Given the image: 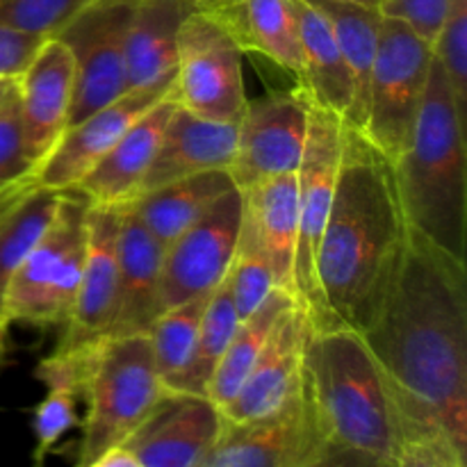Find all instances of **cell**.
Here are the masks:
<instances>
[{"label":"cell","mask_w":467,"mask_h":467,"mask_svg":"<svg viewBox=\"0 0 467 467\" xmlns=\"http://www.w3.org/2000/svg\"><path fill=\"white\" fill-rule=\"evenodd\" d=\"M433 55V44L409 23L383 14L360 132L390 162L410 144Z\"/></svg>","instance_id":"obj_7"},{"label":"cell","mask_w":467,"mask_h":467,"mask_svg":"<svg viewBox=\"0 0 467 467\" xmlns=\"http://www.w3.org/2000/svg\"><path fill=\"white\" fill-rule=\"evenodd\" d=\"M395 467H467L465 451L436 431L406 429L401 433Z\"/></svg>","instance_id":"obj_37"},{"label":"cell","mask_w":467,"mask_h":467,"mask_svg":"<svg viewBox=\"0 0 467 467\" xmlns=\"http://www.w3.org/2000/svg\"><path fill=\"white\" fill-rule=\"evenodd\" d=\"M176 99L169 91L160 103H155L123 132L121 140L71 190L82 192L96 205L130 203L140 194V187L158 153Z\"/></svg>","instance_id":"obj_21"},{"label":"cell","mask_w":467,"mask_h":467,"mask_svg":"<svg viewBox=\"0 0 467 467\" xmlns=\"http://www.w3.org/2000/svg\"><path fill=\"white\" fill-rule=\"evenodd\" d=\"M310 331L313 327L308 315L295 301L274 327L237 395L222 409L223 422L246 424L267 418L281 410L301 390Z\"/></svg>","instance_id":"obj_15"},{"label":"cell","mask_w":467,"mask_h":467,"mask_svg":"<svg viewBox=\"0 0 467 467\" xmlns=\"http://www.w3.org/2000/svg\"><path fill=\"white\" fill-rule=\"evenodd\" d=\"M301 467H395L390 463H383L381 459L365 451L354 450V447L336 445V442H327L313 459Z\"/></svg>","instance_id":"obj_40"},{"label":"cell","mask_w":467,"mask_h":467,"mask_svg":"<svg viewBox=\"0 0 467 467\" xmlns=\"http://www.w3.org/2000/svg\"><path fill=\"white\" fill-rule=\"evenodd\" d=\"M16 89L27 155L36 167L68 126L76 89L71 50L48 36L16 78Z\"/></svg>","instance_id":"obj_18"},{"label":"cell","mask_w":467,"mask_h":467,"mask_svg":"<svg viewBox=\"0 0 467 467\" xmlns=\"http://www.w3.org/2000/svg\"><path fill=\"white\" fill-rule=\"evenodd\" d=\"M32 187H35L32 185V181H23V182H16V185L3 187V190H0V219H3L5 214H7L9 210L23 199Z\"/></svg>","instance_id":"obj_42"},{"label":"cell","mask_w":467,"mask_h":467,"mask_svg":"<svg viewBox=\"0 0 467 467\" xmlns=\"http://www.w3.org/2000/svg\"><path fill=\"white\" fill-rule=\"evenodd\" d=\"M465 114L433 55L410 144L392 164L397 196L410 231L465 263L467 155Z\"/></svg>","instance_id":"obj_3"},{"label":"cell","mask_w":467,"mask_h":467,"mask_svg":"<svg viewBox=\"0 0 467 467\" xmlns=\"http://www.w3.org/2000/svg\"><path fill=\"white\" fill-rule=\"evenodd\" d=\"M295 296L290 292L274 287L269 292L267 299L249 315V317L240 319L235 333L231 337L226 354H223L222 363H219L217 372H214L213 381L208 386V400L217 406L219 410L233 401L242 383L249 377L251 368L258 360L260 351H263L265 342L272 336L274 327L278 324L281 315L295 304Z\"/></svg>","instance_id":"obj_28"},{"label":"cell","mask_w":467,"mask_h":467,"mask_svg":"<svg viewBox=\"0 0 467 467\" xmlns=\"http://www.w3.org/2000/svg\"><path fill=\"white\" fill-rule=\"evenodd\" d=\"M308 137V103L299 89L274 91L246 103L237 128L231 173L237 190L299 171Z\"/></svg>","instance_id":"obj_11"},{"label":"cell","mask_w":467,"mask_h":467,"mask_svg":"<svg viewBox=\"0 0 467 467\" xmlns=\"http://www.w3.org/2000/svg\"><path fill=\"white\" fill-rule=\"evenodd\" d=\"M173 78L155 82L144 89H128L117 100L96 109L82 121L67 126L57 144L36 164L32 173V185L57 192L76 187L99 164V160L121 140L123 132L171 91Z\"/></svg>","instance_id":"obj_14"},{"label":"cell","mask_w":467,"mask_h":467,"mask_svg":"<svg viewBox=\"0 0 467 467\" xmlns=\"http://www.w3.org/2000/svg\"><path fill=\"white\" fill-rule=\"evenodd\" d=\"M381 12L401 18L429 44H436L445 21L447 0H386Z\"/></svg>","instance_id":"obj_38"},{"label":"cell","mask_w":467,"mask_h":467,"mask_svg":"<svg viewBox=\"0 0 467 467\" xmlns=\"http://www.w3.org/2000/svg\"><path fill=\"white\" fill-rule=\"evenodd\" d=\"M406 429L436 431L467 450L465 263L406 235L386 299L363 333Z\"/></svg>","instance_id":"obj_1"},{"label":"cell","mask_w":467,"mask_h":467,"mask_svg":"<svg viewBox=\"0 0 467 467\" xmlns=\"http://www.w3.org/2000/svg\"><path fill=\"white\" fill-rule=\"evenodd\" d=\"M244 50L214 16L194 9L178 35L176 78L171 94L181 108L214 121H240L246 89Z\"/></svg>","instance_id":"obj_9"},{"label":"cell","mask_w":467,"mask_h":467,"mask_svg":"<svg viewBox=\"0 0 467 467\" xmlns=\"http://www.w3.org/2000/svg\"><path fill=\"white\" fill-rule=\"evenodd\" d=\"M78 397L68 390H48L41 404L35 409L32 429H35V467H44V459L62 441L64 433L80 424Z\"/></svg>","instance_id":"obj_36"},{"label":"cell","mask_w":467,"mask_h":467,"mask_svg":"<svg viewBox=\"0 0 467 467\" xmlns=\"http://www.w3.org/2000/svg\"><path fill=\"white\" fill-rule=\"evenodd\" d=\"M91 201L64 190L55 219L14 272L3 301V322L26 327H64L80 285L89 237Z\"/></svg>","instance_id":"obj_5"},{"label":"cell","mask_w":467,"mask_h":467,"mask_svg":"<svg viewBox=\"0 0 467 467\" xmlns=\"http://www.w3.org/2000/svg\"><path fill=\"white\" fill-rule=\"evenodd\" d=\"M231 190H235L231 173L214 169L144 192L128 205L146 231L167 249Z\"/></svg>","instance_id":"obj_26"},{"label":"cell","mask_w":467,"mask_h":467,"mask_svg":"<svg viewBox=\"0 0 467 467\" xmlns=\"http://www.w3.org/2000/svg\"><path fill=\"white\" fill-rule=\"evenodd\" d=\"M301 76L296 89L319 108L347 121L354 108V80L327 18L306 0H292Z\"/></svg>","instance_id":"obj_24"},{"label":"cell","mask_w":467,"mask_h":467,"mask_svg":"<svg viewBox=\"0 0 467 467\" xmlns=\"http://www.w3.org/2000/svg\"><path fill=\"white\" fill-rule=\"evenodd\" d=\"M306 379L328 442L395 465L401 442L400 410L358 331L345 327L310 331Z\"/></svg>","instance_id":"obj_4"},{"label":"cell","mask_w":467,"mask_h":467,"mask_svg":"<svg viewBox=\"0 0 467 467\" xmlns=\"http://www.w3.org/2000/svg\"><path fill=\"white\" fill-rule=\"evenodd\" d=\"M217 18L244 53H258L299 80L301 53L292 0H196Z\"/></svg>","instance_id":"obj_22"},{"label":"cell","mask_w":467,"mask_h":467,"mask_svg":"<svg viewBox=\"0 0 467 467\" xmlns=\"http://www.w3.org/2000/svg\"><path fill=\"white\" fill-rule=\"evenodd\" d=\"M222 429V410L208 397L169 395L121 447L141 467H201Z\"/></svg>","instance_id":"obj_17"},{"label":"cell","mask_w":467,"mask_h":467,"mask_svg":"<svg viewBox=\"0 0 467 467\" xmlns=\"http://www.w3.org/2000/svg\"><path fill=\"white\" fill-rule=\"evenodd\" d=\"M244 214V194L231 190L164 249L160 299L162 310L210 295L228 276Z\"/></svg>","instance_id":"obj_12"},{"label":"cell","mask_w":467,"mask_h":467,"mask_svg":"<svg viewBox=\"0 0 467 467\" xmlns=\"http://www.w3.org/2000/svg\"><path fill=\"white\" fill-rule=\"evenodd\" d=\"M345 3L363 5V7H369V9H383V3H386V0H345Z\"/></svg>","instance_id":"obj_44"},{"label":"cell","mask_w":467,"mask_h":467,"mask_svg":"<svg viewBox=\"0 0 467 467\" xmlns=\"http://www.w3.org/2000/svg\"><path fill=\"white\" fill-rule=\"evenodd\" d=\"M62 201V192L48 187H32L3 219H0V324L3 322V301L14 272L21 267L26 255L55 219ZM7 327V324H5Z\"/></svg>","instance_id":"obj_30"},{"label":"cell","mask_w":467,"mask_h":467,"mask_svg":"<svg viewBox=\"0 0 467 467\" xmlns=\"http://www.w3.org/2000/svg\"><path fill=\"white\" fill-rule=\"evenodd\" d=\"M35 162L27 155L23 135L21 105H18L16 82L0 103V190L16 182L32 181Z\"/></svg>","instance_id":"obj_35"},{"label":"cell","mask_w":467,"mask_h":467,"mask_svg":"<svg viewBox=\"0 0 467 467\" xmlns=\"http://www.w3.org/2000/svg\"><path fill=\"white\" fill-rule=\"evenodd\" d=\"M433 50L450 78L461 112L467 117V0H447L445 21Z\"/></svg>","instance_id":"obj_34"},{"label":"cell","mask_w":467,"mask_h":467,"mask_svg":"<svg viewBox=\"0 0 467 467\" xmlns=\"http://www.w3.org/2000/svg\"><path fill=\"white\" fill-rule=\"evenodd\" d=\"M313 5L331 27L340 53L349 67L354 80V108H351L347 126L363 130L365 108H368V85L372 73L374 55H377L379 30H381V9H369L363 5L345 3V0H306Z\"/></svg>","instance_id":"obj_27"},{"label":"cell","mask_w":467,"mask_h":467,"mask_svg":"<svg viewBox=\"0 0 467 467\" xmlns=\"http://www.w3.org/2000/svg\"><path fill=\"white\" fill-rule=\"evenodd\" d=\"M164 246L150 235L130 205H121L119 228V295L109 337L146 336L162 313Z\"/></svg>","instance_id":"obj_19"},{"label":"cell","mask_w":467,"mask_h":467,"mask_svg":"<svg viewBox=\"0 0 467 467\" xmlns=\"http://www.w3.org/2000/svg\"><path fill=\"white\" fill-rule=\"evenodd\" d=\"M89 237L80 285L57 347L96 345L109 337L119 295V228L121 205L89 208Z\"/></svg>","instance_id":"obj_16"},{"label":"cell","mask_w":467,"mask_h":467,"mask_svg":"<svg viewBox=\"0 0 467 467\" xmlns=\"http://www.w3.org/2000/svg\"><path fill=\"white\" fill-rule=\"evenodd\" d=\"M135 0H91L55 39L71 50L76 89L68 126L128 91L126 32Z\"/></svg>","instance_id":"obj_10"},{"label":"cell","mask_w":467,"mask_h":467,"mask_svg":"<svg viewBox=\"0 0 467 467\" xmlns=\"http://www.w3.org/2000/svg\"><path fill=\"white\" fill-rule=\"evenodd\" d=\"M196 0H135L126 32L128 89L176 76L178 35Z\"/></svg>","instance_id":"obj_23"},{"label":"cell","mask_w":467,"mask_h":467,"mask_svg":"<svg viewBox=\"0 0 467 467\" xmlns=\"http://www.w3.org/2000/svg\"><path fill=\"white\" fill-rule=\"evenodd\" d=\"M176 392L158 377L149 337H108L96 354L85 400L78 465L85 467L112 447H121L158 406Z\"/></svg>","instance_id":"obj_6"},{"label":"cell","mask_w":467,"mask_h":467,"mask_svg":"<svg viewBox=\"0 0 467 467\" xmlns=\"http://www.w3.org/2000/svg\"><path fill=\"white\" fill-rule=\"evenodd\" d=\"M244 214L254 223L269 265H272L276 287L295 290L296 235H299V196H296V173L272 178L260 185L242 190Z\"/></svg>","instance_id":"obj_25"},{"label":"cell","mask_w":467,"mask_h":467,"mask_svg":"<svg viewBox=\"0 0 467 467\" xmlns=\"http://www.w3.org/2000/svg\"><path fill=\"white\" fill-rule=\"evenodd\" d=\"M85 467H141V465L140 461L126 450V447H112V450L100 454L99 459L91 461V463Z\"/></svg>","instance_id":"obj_41"},{"label":"cell","mask_w":467,"mask_h":467,"mask_svg":"<svg viewBox=\"0 0 467 467\" xmlns=\"http://www.w3.org/2000/svg\"><path fill=\"white\" fill-rule=\"evenodd\" d=\"M46 36L0 27V78H18Z\"/></svg>","instance_id":"obj_39"},{"label":"cell","mask_w":467,"mask_h":467,"mask_svg":"<svg viewBox=\"0 0 467 467\" xmlns=\"http://www.w3.org/2000/svg\"><path fill=\"white\" fill-rule=\"evenodd\" d=\"M226 278L240 319L249 317L276 287L272 265H269L258 233L246 214H242L240 240H237V249Z\"/></svg>","instance_id":"obj_32"},{"label":"cell","mask_w":467,"mask_h":467,"mask_svg":"<svg viewBox=\"0 0 467 467\" xmlns=\"http://www.w3.org/2000/svg\"><path fill=\"white\" fill-rule=\"evenodd\" d=\"M306 99V96H304ZM308 103V137H306L304 158L296 171V196H299V235H296L295 290L296 304L306 310L313 331L331 328L319 299L315 260L319 242L333 203L337 169L342 160V132L345 121L337 114Z\"/></svg>","instance_id":"obj_8"},{"label":"cell","mask_w":467,"mask_h":467,"mask_svg":"<svg viewBox=\"0 0 467 467\" xmlns=\"http://www.w3.org/2000/svg\"><path fill=\"white\" fill-rule=\"evenodd\" d=\"M14 82H16V78H0V103H3L5 96L9 94V89L14 87Z\"/></svg>","instance_id":"obj_43"},{"label":"cell","mask_w":467,"mask_h":467,"mask_svg":"<svg viewBox=\"0 0 467 467\" xmlns=\"http://www.w3.org/2000/svg\"><path fill=\"white\" fill-rule=\"evenodd\" d=\"M327 442L304 379L301 390L276 413L246 424L223 422L217 445L201 467H301Z\"/></svg>","instance_id":"obj_13"},{"label":"cell","mask_w":467,"mask_h":467,"mask_svg":"<svg viewBox=\"0 0 467 467\" xmlns=\"http://www.w3.org/2000/svg\"><path fill=\"white\" fill-rule=\"evenodd\" d=\"M210 295L194 296L185 304L162 310L146 333L155 372L169 390L190 363Z\"/></svg>","instance_id":"obj_31"},{"label":"cell","mask_w":467,"mask_h":467,"mask_svg":"<svg viewBox=\"0 0 467 467\" xmlns=\"http://www.w3.org/2000/svg\"><path fill=\"white\" fill-rule=\"evenodd\" d=\"M240 121H214L187 112L176 103L140 194L196 173L231 169ZM137 194V196H140ZM135 196V199H137Z\"/></svg>","instance_id":"obj_20"},{"label":"cell","mask_w":467,"mask_h":467,"mask_svg":"<svg viewBox=\"0 0 467 467\" xmlns=\"http://www.w3.org/2000/svg\"><path fill=\"white\" fill-rule=\"evenodd\" d=\"M237 324H240V315L235 310L228 278H223L210 295L192 358L187 363L185 372L173 383L171 392L208 397V386L213 381L214 372H217L219 363H222L223 354H226L228 345H231Z\"/></svg>","instance_id":"obj_29"},{"label":"cell","mask_w":467,"mask_h":467,"mask_svg":"<svg viewBox=\"0 0 467 467\" xmlns=\"http://www.w3.org/2000/svg\"><path fill=\"white\" fill-rule=\"evenodd\" d=\"M406 235L390 160L345 123L331 213L315 260L328 327L363 333L372 324L400 267Z\"/></svg>","instance_id":"obj_2"},{"label":"cell","mask_w":467,"mask_h":467,"mask_svg":"<svg viewBox=\"0 0 467 467\" xmlns=\"http://www.w3.org/2000/svg\"><path fill=\"white\" fill-rule=\"evenodd\" d=\"M91 0H0V27L55 36Z\"/></svg>","instance_id":"obj_33"},{"label":"cell","mask_w":467,"mask_h":467,"mask_svg":"<svg viewBox=\"0 0 467 467\" xmlns=\"http://www.w3.org/2000/svg\"><path fill=\"white\" fill-rule=\"evenodd\" d=\"M7 328L5 324H0V365H3L5 358V349H7Z\"/></svg>","instance_id":"obj_45"}]
</instances>
